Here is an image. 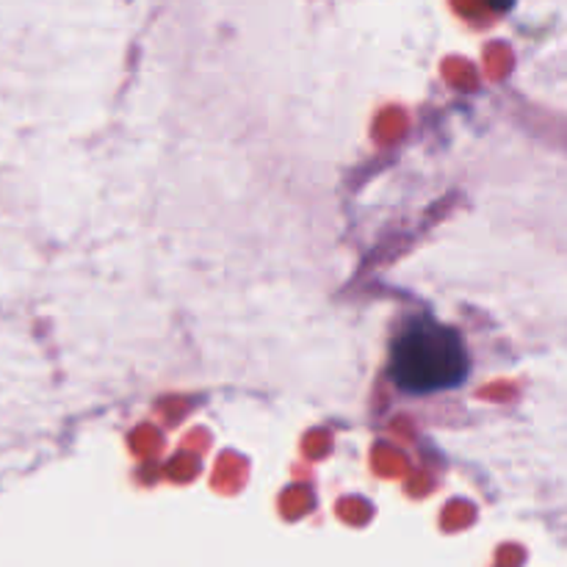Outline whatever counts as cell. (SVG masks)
Segmentation results:
<instances>
[{
    "label": "cell",
    "mask_w": 567,
    "mask_h": 567,
    "mask_svg": "<svg viewBox=\"0 0 567 567\" xmlns=\"http://www.w3.org/2000/svg\"><path fill=\"white\" fill-rule=\"evenodd\" d=\"M388 377L408 396L457 391L471 377V352L457 327L413 313L391 338Z\"/></svg>",
    "instance_id": "6da1fadb"
}]
</instances>
